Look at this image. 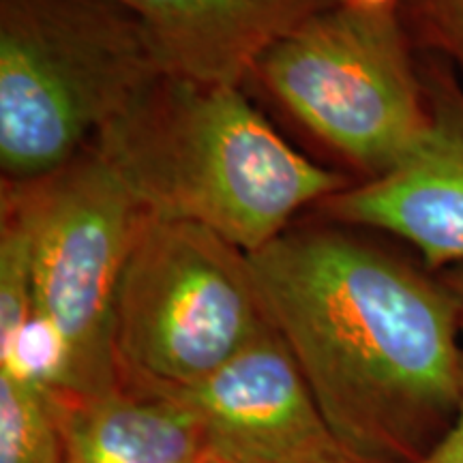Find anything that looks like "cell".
Masks as SVG:
<instances>
[{
  "instance_id": "277c9868",
  "label": "cell",
  "mask_w": 463,
  "mask_h": 463,
  "mask_svg": "<svg viewBox=\"0 0 463 463\" xmlns=\"http://www.w3.org/2000/svg\"><path fill=\"white\" fill-rule=\"evenodd\" d=\"M3 187L31 225L33 316L58 358L50 389L69 397L116 391V289L150 215L90 146L48 176Z\"/></svg>"
},
{
  "instance_id": "ba28073f",
  "label": "cell",
  "mask_w": 463,
  "mask_h": 463,
  "mask_svg": "<svg viewBox=\"0 0 463 463\" xmlns=\"http://www.w3.org/2000/svg\"><path fill=\"white\" fill-rule=\"evenodd\" d=\"M422 80L430 127L416 148L391 172L328 195L317 211L345 228L395 236L444 273L463 266V86L433 56Z\"/></svg>"
},
{
  "instance_id": "5bb4252c",
  "label": "cell",
  "mask_w": 463,
  "mask_h": 463,
  "mask_svg": "<svg viewBox=\"0 0 463 463\" xmlns=\"http://www.w3.org/2000/svg\"><path fill=\"white\" fill-rule=\"evenodd\" d=\"M419 463H463V399L453 425Z\"/></svg>"
},
{
  "instance_id": "52a82bcc",
  "label": "cell",
  "mask_w": 463,
  "mask_h": 463,
  "mask_svg": "<svg viewBox=\"0 0 463 463\" xmlns=\"http://www.w3.org/2000/svg\"><path fill=\"white\" fill-rule=\"evenodd\" d=\"M137 391L187 408L223 463H372L333 431L275 328L198 384Z\"/></svg>"
},
{
  "instance_id": "3957f363",
  "label": "cell",
  "mask_w": 463,
  "mask_h": 463,
  "mask_svg": "<svg viewBox=\"0 0 463 463\" xmlns=\"http://www.w3.org/2000/svg\"><path fill=\"white\" fill-rule=\"evenodd\" d=\"M161 73L140 20L114 0H0L5 183L61 170Z\"/></svg>"
},
{
  "instance_id": "5b68a950",
  "label": "cell",
  "mask_w": 463,
  "mask_h": 463,
  "mask_svg": "<svg viewBox=\"0 0 463 463\" xmlns=\"http://www.w3.org/2000/svg\"><path fill=\"white\" fill-rule=\"evenodd\" d=\"M251 78L361 181L402 164L430 127L422 67L399 15L337 5L277 42Z\"/></svg>"
},
{
  "instance_id": "6da1fadb",
  "label": "cell",
  "mask_w": 463,
  "mask_h": 463,
  "mask_svg": "<svg viewBox=\"0 0 463 463\" xmlns=\"http://www.w3.org/2000/svg\"><path fill=\"white\" fill-rule=\"evenodd\" d=\"M256 289L317 408L372 463H419L463 399L461 309L430 269L331 228L249 253Z\"/></svg>"
},
{
  "instance_id": "2e32d148",
  "label": "cell",
  "mask_w": 463,
  "mask_h": 463,
  "mask_svg": "<svg viewBox=\"0 0 463 463\" xmlns=\"http://www.w3.org/2000/svg\"><path fill=\"white\" fill-rule=\"evenodd\" d=\"M442 281L447 283L450 292L455 294L457 303H459V309H461V326H463V266H457V269L444 270V273H442Z\"/></svg>"
},
{
  "instance_id": "7a4b0ae2",
  "label": "cell",
  "mask_w": 463,
  "mask_h": 463,
  "mask_svg": "<svg viewBox=\"0 0 463 463\" xmlns=\"http://www.w3.org/2000/svg\"><path fill=\"white\" fill-rule=\"evenodd\" d=\"M89 146L150 217L202 225L245 253L350 184L289 146L241 86L174 73L157 75Z\"/></svg>"
},
{
  "instance_id": "9c48e42d",
  "label": "cell",
  "mask_w": 463,
  "mask_h": 463,
  "mask_svg": "<svg viewBox=\"0 0 463 463\" xmlns=\"http://www.w3.org/2000/svg\"><path fill=\"white\" fill-rule=\"evenodd\" d=\"M140 20L165 73L241 86L258 61L341 0H114Z\"/></svg>"
},
{
  "instance_id": "e0dca14e",
  "label": "cell",
  "mask_w": 463,
  "mask_h": 463,
  "mask_svg": "<svg viewBox=\"0 0 463 463\" xmlns=\"http://www.w3.org/2000/svg\"><path fill=\"white\" fill-rule=\"evenodd\" d=\"M202 463H223V461H219V459H215V457H213V455H208L206 459L202 461Z\"/></svg>"
},
{
  "instance_id": "4fadbf2b",
  "label": "cell",
  "mask_w": 463,
  "mask_h": 463,
  "mask_svg": "<svg viewBox=\"0 0 463 463\" xmlns=\"http://www.w3.org/2000/svg\"><path fill=\"white\" fill-rule=\"evenodd\" d=\"M399 17L414 48L463 73V0H405Z\"/></svg>"
},
{
  "instance_id": "30bf717a",
  "label": "cell",
  "mask_w": 463,
  "mask_h": 463,
  "mask_svg": "<svg viewBox=\"0 0 463 463\" xmlns=\"http://www.w3.org/2000/svg\"><path fill=\"white\" fill-rule=\"evenodd\" d=\"M52 395L65 463H202L211 455L198 419L174 399L123 384L97 397Z\"/></svg>"
},
{
  "instance_id": "8992f818",
  "label": "cell",
  "mask_w": 463,
  "mask_h": 463,
  "mask_svg": "<svg viewBox=\"0 0 463 463\" xmlns=\"http://www.w3.org/2000/svg\"><path fill=\"white\" fill-rule=\"evenodd\" d=\"M269 328L249 253L202 225L148 217L116 289L120 384H198Z\"/></svg>"
},
{
  "instance_id": "7c38bea8",
  "label": "cell",
  "mask_w": 463,
  "mask_h": 463,
  "mask_svg": "<svg viewBox=\"0 0 463 463\" xmlns=\"http://www.w3.org/2000/svg\"><path fill=\"white\" fill-rule=\"evenodd\" d=\"M33 239L24 208L3 187L0 202V352L33 320Z\"/></svg>"
},
{
  "instance_id": "8fae6325",
  "label": "cell",
  "mask_w": 463,
  "mask_h": 463,
  "mask_svg": "<svg viewBox=\"0 0 463 463\" xmlns=\"http://www.w3.org/2000/svg\"><path fill=\"white\" fill-rule=\"evenodd\" d=\"M0 463H65L58 405L43 382L0 367Z\"/></svg>"
},
{
  "instance_id": "9a60e30c",
  "label": "cell",
  "mask_w": 463,
  "mask_h": 463,
  "mask_svg": "<svg viewBox=\"0 0 463 463\" xmlns=\"http://www.w3.org/2000/svg\"><path fill=\"white\" fill-rule=\"evenodd\" d=\"M405 0H341V7L356 11L363 15H378V17H397L402 14Z\"/></svg>"
}]
</instances>
